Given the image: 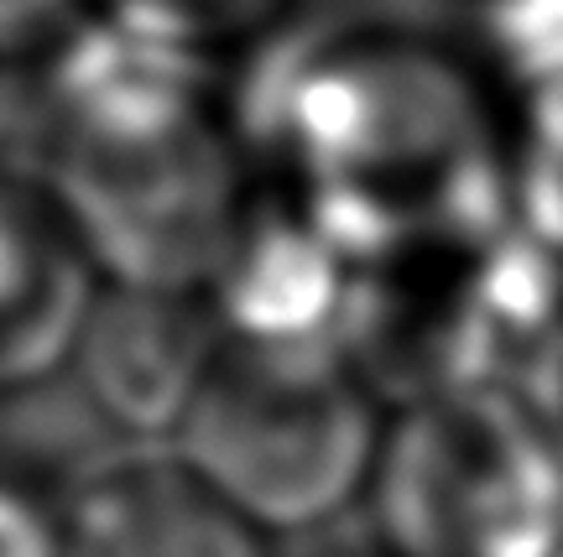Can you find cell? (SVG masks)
<instances>
[{
    "instance_id": "1",
    "label": "cell",
    "mask_w": 563,
    "mask_h": 557,
    "mask_svg": "<svg viewBox=\"0 0 563 557\" xmlns=\"http://www.w3.org/2000/svg\"><path fill=\"white\" fill-rule=\"evenodd\" d=\"M178 458L266 537L334 516L382 464L365 386L313 349L224 344L178 427Z\"/></svg>"
},
{
    "instance_id": "2",
    "label": "cell",
    "mask_w": 563,
    "mask_h": 557,
    "mask_svg": "<svg viewBox=\"0 0 563 557\" xmlns=\"http://www.w3.org/2000/svg\"><path fill=\"white\" fill-rule=\"evenodd\" d=\"M391 532L412 557H553L563 542L559 448L501 401L422 417L376 464Z\"/></svg>"
},
{
    "instance_id": "3",
    "label": "cell",
    "mask_w": 563,
    "mask_h": 557,
    "mask_svg": "<svg viewBox=\"0 0 563 557\" xmlns=\"http://www.w3.org/2000/svg\"><path fill=\"white\" fill-rule=\"evenodd\" d=\"M220 338L203 334L194 298L178 287H115L95 298L79 334L89 397L125 427H173L178 433L194 397L220 359Z\"/></svg>"
},
{
    "instance_id": "4",
    "label": "cell",
    "mask_w": 563,
    "mask_h": 557,
    "mask_svg": "<svg viewBox=\"0 0 563 557\" xmlns=\"http://www.w3.org/2000/svg\"><path fill=\"white\" fill-rule=\"evenodd\" d=\"M63 557H272V547L183 458H136L63 505Z\"/></svg>"
},
{
    "instance_id": "5",
    "label": "cell",
    "mask_w": 563,
    "mask_h": 557,
    "mask_svg": "<svg viewBox=\"0 0 563 557\" xmlns=\"http://www.w3.org/2000/svg\"><path fill=\"white\" fill-rule=\"evenodd\" d=\"M89 308V245L68 209L0 172V386L74 359Z\"/></svg>"
},
{
    "instance_id": "6",
    "label": "cell",
    "mask_w": 563,
    "mask_h": 557,
    "mask_svg": "<svg viewBox=\"0 0 563 557\" xmlns=\"http://www.w3.org/2000/svg\"><path fill=\"white\" fill-rule=\"evenodd\" d=\"M287 11L292 0H100V16L125 21L173 47H188L199 58L256 42Z\"/></svg>"
},
{
    "instance_id": "7",
    "label": "cell",
    "mask_w": 563,
    "mask_h": 557,
    "mask_svg": "<svg viewBox=\"0 0 563 557\" xmlns=\"http://www.w3.org/2000/svg\"><path fill=\"white\" fill-rule=\"evenodd\" d=\"M100 16V0H0V58H53Z\"/></svg>"
},
{
    "instance_id": "8",
    "label": "cell",
    "mask_w": 563,
    "mask_h": 557,
    "mask_svg": "<svg viewBox=\"0 0 563 557\" xmlns=\"http://www.w3.org/2000/svg\"><path fill=\"white\" fill-rule=\"evenodd\" d=\"M0 557H63V511L0 484Z\"/></svg>"
},
{
    "instance_id": "9",
    "label": "cell",
    "mask_w": 563,
    "mask_h": 557,
    "mask_svg": "<svg viewBox=\"0 0 563 557\" xmlns=\"http://www.w3.org/2000/svg\"><path fill=\"white\" fill-rule=\"evenodd\" d=\"M470 5H485V11H527V5H543V0H470Z\"/></svg>"
}]
</instances>
